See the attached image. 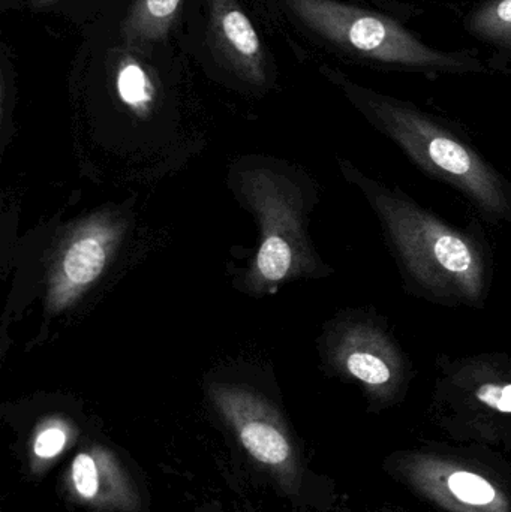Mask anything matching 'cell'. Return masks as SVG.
Listing matches in <instances>:
<instances>
[{
	"mask_svg": "<svg viewBox=\"0 0 511 512\" xmlns=\"http://www.w3.org/2000/svg\"><path fill=\"white\" fill-rule=\"evenodd\" d=\"M377 218L408 294L446 307L483 309L494 282V255L482 230L459 228L399 186L344 165Z\"/></svg>",
	"mask_w": 511,
	"mask_h": 512,
	"instance_id": "1",
	"label": "cell"
},
{
	"mask_svg": "<svg viewBox=\"0 0 511 512\" xmlns=\"http://www.w3.org/2000/svg\"><path fill=\"white\" fill-rule=\"evenodd\" d=\"M320 71L426 176L458 191L485 221L511 224L510 180L461 129L414 102L360 84L341 69L321 65Z\"/></svg>",
	"mask_w": 511,
	"mask_h": 512,
	"instance_id": "2",
	"label": "cell"
},
{
	"mask_svg": "<svg viewBox=\"0 0 511 512\" xmlns=\"http://www.w3.org/2000/svg\"><path fill=\"white\" fill-rule=\"evenodd\" d=\"M282 17L342 62L387 74L441 77L492 74L477 50H444L407 23L351 0H279Z\"/></svg>",
	"mask_w": 511,
	"mask_h": 512,
	"instance_id": "3",
	"label": "cell"
},
{
	"mask_svg": "<svg viewBox=\"0 0 511 512\" xmlns=\"http://www.w3.org/2000/svg\"><path fill=\"white\" fill-rule=\"evenodd\" d=\"M179 42L198 65L230 83H275V57L240 0H188Z\"/></svg>",
	"mask_w": 511,
	"mask_h": 512,
	"instance_id": "4",
	"label": "cell"
},
{
	"mask_svg": "<svg viewBox=\"0 0 511 512\" xmlns=\"http://www.w3.org/2000/svg\"><path fill=\"white\" fill-rule=\"evenodd\" d=\"M327 357L339 372L377 396L401 387L411 370L410 355L374 307L350 310L333 324Z\"/></svg>",
	"mask_w": 511,
	"mask_h": 512,
	"instance_id": "5",
	"label": "cell"
},
{
	"mask_svg": "<svg viewBox=\"0 0 511 512\" xmlns=\"http://www.w3.org/2000/svg\"><path fill=\"white\" fill-rule=\"evenodd\" d=\"M188 0H99L90 23L131 44L179 42Z\"/></svg>",
	"mask_w": 511,
	"mask_h": 512,
	"instance_id": "6",
	"label": "cell"
},
{
	"mask_svg": "<svg viewBox=\"0 0 511 512\" xmlns=\"http://www.w3.org/2000/svg\"><path fill=\"white\" fill-rule=\"evenodd\" d=\"M116 234L104 224H90L74 237L63 252L51 285V303L63 307L98 279L107 264Z\"/></svg>",
	"mask_w": 511,
	"mask_h": 512,
	"instance_id": "7",
	"label": "cell"
},
{
	"mask_svg": "<svg viewBox=\"0 0 511 512\" xmlns=\"http://www.w3.org/2000/svg\"><path fill=\"white\" fill-rule=\"evenodd\" d=\"M462 29L477 44L488 47L486 65L494 72L511 69V0H480L461 21Z\"/></svg>",
	"mask_w": 511,
	"mask_h": 512,
	"instance_id": "8",
	"label": "cell"
},
{
	"mask_svg": "<svg viewBox=\"0 0 511 512\" xmlns=\"http://www.w3.org/2000/svg\"><path fill=\"white\" fill-rule=\"evenodd\" d=\"M237 411V409H236ZM240 441L254 459L263 465L281 466L291 454L290 444L281 430L257 414L236 412Z\"/></svg>",
	"mask_w": 511,
	"mask_h": 512,
	"instance_id": "9",
	"label": "cell"
},
{
	"mask_svg": "<svg viewBox=\"0 0 511 512\" xmlns=\"http://www.w3.org/2000/svg\"><path fill=\"white\" fill-rule=\"evenodd\" d=\"M99 0H27L32 14L59 15L75 24H89L96 17Z\"/></svg>",
	"mask_w": 511,
	"mask_h": 512,
	"instance_id": "10",
	"label": "cell"
},
{
	"mask_svg": "<svg viewBox=\"0 0 511 512\" xmlns=\"http://www.w3.org/2000/svg\"><path fill=\"white\" fill-rule=\"evenodd\" d=\"M449 487L459 501L470 505H488L495 499V490L485 478L470 472H456L449 478Z\"/></svg>",
	"mask_w": 511,
	"mask_h": 512,
	"instance_id": "11",
	"label": "cell"
},
{
	"mask_svg": "<svg viewBox=\"0 0 511 512\" xmlns=\"http://www.w3.org/2000/svg\"><path fill=\"white\" fill-rule=\"evenodd\" d=\"M72 483H74L78 495L87 501H92L98 495V465L89 454H78L72 462Z\"/></svg>",
	"mask_w": 511,
	"mask_h": 512,
	"instance_id": "12",
	"label": "cell"
},
{
	"mask_svg": "<svg viewBox=\"0 0 511 512\" xmlns=\"http://www.w3.org/2000/svg\"><path fill=\"white\" fill-rule=\"evenodd\" d=\"M351 2L380 9V11L392 15V17L408 23V21L426 12V8L437 0H351Z\"/></svg>",
	"mask_w": 511,
	"mask_h": 512,
	"instance_id": "13",
	"label": "cell"
},
{
	"mask_svg": "<svg viewBox=\"0 0 511 512\" xmlns=\"http://www.w3.org/2000/svg\"><path fill=\"white\" fill-rule=\"evenodd\" d=\"M66 444V435L59 427H47L35 439L33 451L41 459H53Z\"/></svg>",
	"mask_w": 511,
	"mask_h": 512,
	"instance_id": "14",
	"label": "cell"
},
{
	"mask_svg": "<svg viewBox=\"0 0 511 512\" xmlns=\"http://www.w3.org/2000/svg\"><path fill=\"white\" fill-rule=\"evenodd\" d=\"M255 6L266 17L273 26H281L282 17L281 9H279V0H254Z\"/></svg>",
	"mask_w": 511,
	"mask_h": 512,
	"instance_id": "15",
	"label": "cell"
},
{
	"mask_svg": "<svg viewBox=\"0 0 511 512\" xmlns=\"http://www.w3.org/2000/svg\"><path fill=\"white\" fill-rule=\"evenodd\" d=\"M27 0H0V11H20V9L26 8Z\"/></svg>",
	"mask_w": 511,
	"mask_h": 512,
	"instance_id": "16",
	"label": "cell"
}]
</instances>
